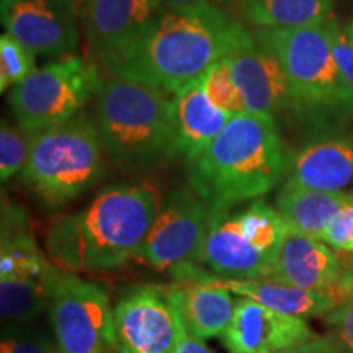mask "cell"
Masks as SVG:
<instances>
[{
	"label": "cell",
	"mask_w": 353,
	"mask_h": 353,
	"mask_svg": "<svg viewBox=\"0 0 353 353\" xmlns=\"http://www.w3.org/2000/svg\"><path fill=\"white\" fill-rule=\"evenodd\" d=\"M245 26L224 8H165L141 37L100 61L110 76L175 94L228 56Z\"/></svg>",
	"instance_id": "6da1fadb"
},
{
	"label": "cell",
	"mask_w": 353,
	"mask_h": 353,
	"mask_svg": "<svg viewBox=\"0 0 353 353\" xmlns=\"http://www.w3.org/2000/svg\"><path fill=\"white\" fill-rule=\"evenodd\" d=\"M161 200L148 183H117L100 190L81 213L57 218L46 247L63 272L114 270L138 257L156 221Z\"/></svg>",
	"instance_id": "7a4b0ae2"
},
{
	"label": "cell",
	"mask_w": 353,
	"mask_h": 353,
	"mask_svg": "<svg viewBox=\"0 0 353 353\" xmlns=\"http://www.w3.org/2000/svg\"><path fill=\"white\" fill-rule=\"evenodd\" d=\"M288 164L276 120L245 112L188 162V183L216 213L267 195Z\"/></svg>",
	"instance_id": "3957f363"
},
{
	"label": "cell",
	"mask_w": 353,
	"mask_h": 353,
	"mask_svg": "<svg viewBox=\"0 0 353 353\" xmlns=\"http://www.w3.org/2000/svg\"><path fill=\"white\" fill-rule=\"evenodd\" d=\"M254 37L283 65L294 117L327 132L352 120L353 97L335 59L329 21L291 30L255 28Z\"/></svg>",
	"instance_id": "277c9868"
},
{
	"label": "cell",
	"mask_w": 353,
	"mask_h": 353,
	"mask_svg": "<svg viewBox=\"0 0 353 353\" xmlns=\"http://www.w3.org/2000/svg\"><path fill=\"white\" fill-rule=\"evenodd\" d=\"M97 113L105 151L123 169H143L179 156L170 92L110 76Z\"/></svg>",
	"instance_id": "5b68a950"
},
{
	"label": "cell",
	"mask_w": 353,
	"mask_h": 353,
	"mask_svg": "<svg viewBox=\"0 0 353 353\" xmlns=\"http://www.w3.org/2000/svg\"><path fill=\"white\" fill-rule=\"evenodd\" d=\"M105 145L100 130L88 118L33 132L21 180L52 206L76 200L105 174Z\"/></svg>",
	"instance_id": "8992f818"
},
{
	"label": "cell",
	"mask_w": 353,
	"mask_h": 353,
	"mask_svg": "<svg viewBox=\"0 0 353 353\" xmlns=\"http://www.w3.org/2000/svg\"><path fill=\"white\" fill-rule=\"evenodd\" d=\"M286 231L276 208L262 200L239 211H216L198 263L214 275L272 280Z\"/></svg>",
	"instance_id": "52a82bcc"
},
{
	"label": "cell",
	"mask_w": 353,
	"mask_h": 353,
	"mask_svg": "<svg viewBox=\"0 0 353 353\" xmlns=\"http://www.w3.org/2000/svg\"><path fill=\"white\" fill-rule=\"evenodd\" d=\"M61 270L46 259L30 232L25 213L3 206L0 250V314L3 330L32 322L50 307Z\"/></svg>",
	"instance_id": "ba28073f"
},
{
	"label": "cell",
	"mask_w": 353,
	"mask_h": 353,
	"mask_svg": "<svg viewBox=\"0 0 353 353\" xmlns=\"http://www.w3.org/2000/svg\"><path fill=\"white\" fill-rule=\"evenodd\" d=\"M103 83L97 61L70 54L30 74L8 100L19 126L41 132L76 118Z\"/></svg>",
	"instance_id": "9c48e42d"
},
{
	"label": "cell",
	"mask_w": 353,
	"mask_h": 353,
	"mask_svg": "<svg viewBox=\"0 0 353 353\" xmlns=\"http://www.w3.org/2000/svg\"><path fill=\"white\" fill-rule=\"evenodd\" d=\"M48 314L61 353H101L117 348L114 309L99 285L61 270Z\"/></svg>",
	"instance_id": "30bf717a"
},
{
	"label": "cell",
	"mask_w": 353,
	"mask_h": 353,
	"mask_svg": "<svg viewBox=\"0 0 353 353\" xmlns=\"http://www.w3.org/2000/svg\"><path fill=\"white\" fill-rule=\"evenodd\" d=\"M214 211L192 188L167 193L138 257L156 270L198 263Z\"/></svg>",
	"instance_id": "8fae6325"
},
{
	"label": "cell",
	"mask_w": 353,
	"mask_h": 353,
	"mask_svg": "<svg viewBox=\"0 0 353 353\" xmlns=\"http://www.w3.org/2000/svg\"><path fill=\"white\" fill-rule=\"evenodd\" d=\"M79 15L69 0H0L6 32L39 56L64 57L77 51Z\"/></svg>",
	"instance_id": "7c38bea8"
},
{
	"label": "cell",
	"mask_w": 353,
	"mask_h": 353,
	"mask_svg": "<svg viewBox=\"0 0 353 353\" xmlns=\"http://www.w3.org/2000/svg\"><path fill=\"white\" fill-rule=\"evenodd\" d=\"M226 57L234 82L245 100L247 112L276 120L294 112L293 92L283 65L244 28Z\"/></svg>",
	"instance_id": "4fadbf2b"
},
{
	"label": "cell",
	"mask_w": 353,
	"mask_h": 353,
	"mask_svg": "<svg viewBox=\"0 0 353 353\" xmlns=\"http://www.w3.org/2000/svg\"><path fill=\"white\" fill-rule=\"evenodd\" d=\"M118 353H175L176 322L167 290L141 285L114 306Z\"/></svg>",
	"instance_id": "5bb4252c"
},
{
	"label": "cell",
	"mask_w": 353,
	"mask_h": 353,
	"mask_svg": "<svg viewBox=\"0 0 353 353\" xmlns=\"http://www.w3.org/2000/svg\"><path fill=\"white\" fill-rule=\"evenodd\" d=\"M312 337L314 330L301 317L281 314L241 296L232 321L221 335L229 353H278Z\"/></svg>",
	"instance_id": "9a60e30c"
},
{
	"label": "cell",
	"mask_w": 353,
	"mask_h": 353,
	"mask_svg": "<svg viewBox=\"0 0 353 353\" xmlns=\"http://www.w3.org/2000/svg\"><path fill=\"white\" fill-rule=\"evenodd\" d=\"M179 281H198L219 286L241 298L254 299L263 306L294 317L325 316L341 301L332 291H311L275 280H239L203 272L198 263H185L172 270Z\"/></svg>",
	"instance_id": "2e32d148"
},
{
	"label": "cell",
	"mask_w": 353,
	"mask_h": 353,
	"mask_svg": "<svg viewBox=\"0 0 353 353\" xmlns=\"http://www.w3.org/2000/svg\"><path fill=\"white\" fill-rule=\"evenodd\" d=\"M164 0H85L81 19L92 59L130 46L161 12Z\"/></svg>",
	"instance_id": "e0dca14e"
},
{
	"label": "cell",
	"mask_w": 353,
	"mask_h": 353,
	"mask_svg": "<svg viewBox=\"0 0 353 353\" xmlns=\"http://www.w3.org/2000/svg\"><path fill=\"white\" fill-rule=\"evenodd\" d=\"M286 182L322 192H353V134L324 132L290 157Z\"/></svg>",
	"instance_id": "ac0fdd59"
},
{
	"label": "cell",
	"mask_w": 353,
	"mask_h": 353,
	"mask_svg": "<svg viewBox=\"0 0 353 353\" xmlns=\"http://www.w3.org/2000/svg\"><path fill=\"white\" fill-rule=\"evenodd\" d=\"M341 260L316 237L286 231L272 280L311 291H332L343 275Z\"/></svg>",
	"instance_id": "d6986e66"
},
{
	"label": "cell",
	"mask_w": 353,
	"mask_h": 353,
	"mask_svg": "<svg viewBox=\"0 0 353 353\" xmlns=\"http://www.w3.org/2000/svg\"><path fill=\"white\" fill-rule=\"evenodd\" d=\"M174 114L176 151L179 156L187 159V164L206 151L232 118L211 103L203 85V77L175 92Z\"/></svg>",
	"instance_id": "ffe728a7"
},
{
	"label": "cell",
	"mask_w": 353,
	"mask_h": 353,
	"mask_svg": "<svg viewBox=\"0 0 353 353\" xmlns=\"http://www.w3.org/2000/svg\"><path fill=\"white\" fill-rule=\"evenodd\" d=\"M353 201V192H322L285 182L276 196V211L286 228L321 239L343 206Z\"/></svg>",
	"instance_id": "44dd1931"
},
{
	"label": "cell",
	"mask_w": 353,
	"mask_h": 353,
	"mask_svg": "<svg viewBox=\"0 0 353 353\" xmlns=\"http://www.w3.org/2000/svg\"><path fill=\"white\" fill-rule=\"evenodd\" d=\"M185 324L196 337H221L232 321L237 299L231 291L219 286L180 281L174 286Z\"/></svg>",
	"instance_id": "7402d4cb"
},
{
	"label": "cell",
	"mask_w": 353,
	"mask_h": 353,
	"mask_svg": "<svg viewBox=\"0 0 353 353\" xmlns=\"http://www.w3.org/2000/svg\"><path fill=\"white\" fill-rule=\"evenodd\" d=\"M334 0H241L247 23L263 30L324 25L332 19Z\"/></svg>",
	"instance_id": "603a6c76"
},
{
	"label": "cell",
	"mask_w": 353,
	"mask_h": 353,
	"mask_svg": "<svg viewBox=\"0 0 353 353\" xmlns=\"http://www.w3.org/2000/svg\"><path fill=\"white\" fill-rule=\"evenodd\" d=\"M203 85H205L206 95H208L211 103L223 110V112L229 113L231 117L247 112L245 100L241 94L239 87L234 82L226 57L219 59L203 76Z\"/></svg>",
	"instance_id": "cb8c5ba5"
},
{
	"label": "cell",
	"mask_w": 353,
	"mask_h": 353,
	"mask_svg": "<svg viewBox=\"0 0 353 353\" xmlns=\"http://www.w3.org/2000/svg\"><path fill=\"white\" fill-rule=\"evenodd\" d=\"M37 69L33 51L7 32L0 37V90L15 87Z\"/></svg>",
	"instance_id": "d4e9b609"
},
{
	"label": "cell",
	"mask_w": 353,
	"mask_h": 353,
	"mask_svg": "<svg viewBox=\"0 0 353 353\" xmlns=\"http://www.w3.org/2000/svg\"><path fill=\"white\" fill-rule=\"evenodd\" d=\"M33 132L12 126L2 120L0 128V179L6 183L17 174H21L30 157Z\"/></svg>",
	"instance_id": "484cf974"
},
{
	"label": "cell",
	"mask_w": 353,
	"mask_h": 353,
	"mask_svg": "<svg viewBox=\"0 0 353 353\" xmlns=\"http://www.w3.org/2000/svg\"><path fill=\"white\" fill-rule=\"evenodd\" d=\"M7 330V329H6ZM0 353H61L54 337H50L41 330H30L23 325L8 329L3 334Z\"/></svg>",
	"instance_id": "4316f807"
},
{
	"label": "cell",
	"mask_w": 353,
	"mask_h": 353,
	"mask_svg": "<svg viewBox=\"0 0 353 353\" xmlns=\"http://www.w3.org/2000/svg\"><path fill=\"white\" fill-rule=\"evenodd\" d=\"M321 241L341 252H353V201L334 216Z\"/></svg>",
	"instance_id": "83f0119b"
},
{
	"label": "cell",
	"mask_w": 353,
	"mask_h": 353,
	"mask_svg": "<svg viewBox=\"0 0 353 353\" xmlns=\"http://www.w3.org/2000/svg\"><path fill=\"white\" fill-rule=\"evenodd\" d=\"M167 290V299H169L172 311H174L175 322H176V345H175V353H213L206 345L205 341L200 337H196L192 330L188 329V325L185 324L182 309H180L179 298H176V293L174 286Z\"/></svg>",
	"instance_id": "f1b7e54d"
},
{
	"label": "cell",
	"mask_w": 353,
	"mask_h": 353,
	"mask_svg": "<svg viewBox=\"0 0 353 353\" xmlns=\"http://www.w3.org/2000/svg\"><path fill=\"white\" fill-rule=\"evenodd\" d=\"M329 26L330 34H332L335 59H337L343 81H345L348 90H350L353 97V43L347 38L345 32H343V26H341V23L334 17L329 20Z\"/></svg>",
	"instance_id": "f546056e"
},
{
	"label": "cell",
	"mask_w": 353,
	"mask_h": 353,
	"mask_svg": "<svg viewBox=\"0 0 353 353\" xmlns=\"http://www.w3.org/2000/svg\"><path fill=\"white\" fill-rule=\"evenodd\" d=\"M325 322L342 342L343 352L353 353V301L341 303L325 314Z\"/></svg>",
	"instance_id": "4dcf8cb0"
},
{
	"label": "cell",
	"mask_w": 353,
	"mask_h": 353,
	"mask_svg": "<svg viewBox=\"0 0 353 353\" xmlns=\"http://www.w3.org/2000/svg\"><path fill=\"white\" fill-rule=\"evenodd\" d=\"M278 353H343V345L335 334L316 335L306 342Z\"/></svg>",
	"instance_id": "1f68e13d"
},
{
	"label": "cell",
	"mask_w": 353,
	"mask_h": 353,
	"mask_svg": "<svg viewBox=\"0 0 353 353\" xmlns=\"http://www.w3.org/2000/svg\"><path fill=\"white\" fill-rule=\"evenodd\" d=\"M334 293L341 303L353 301V263L350 267H345L341 281H339L337 288L334 290Z\"/></svg>",
	"instance_id": "d6a6232c"
},
{
	"label": "cell",
	"mask_w": 353,
	"mask_h": 353,
	"mask_svg": "<svg viewBox=\"0 0 353 353\" xmlns=\"http://www.w3.org/2000/svg\"><path fill=\"white\" fill-rule=\"evenodd\" d=\"M229 0H164L165 8H188L196 6H214L223 8Z\"/></svg>",
	"instance_id": "836d02e7"
},
{
	"label": "cell",
	"mask_w": 353,
	"mask_h": 353,
	"mask_svg": "<svg viewBox=\"0 0 353 353\" xmlns=\"http://www.w3.org/2000/svg\"><path fill=\"white\" fill-rule=\"evenodd\" d=\"M343 32H345L347 38L350 39V41L353 43V20H352V21H348V25L343 26Z\"/></svg>",
	"instance_id": "e575fe53"
},
{
	"label": "cell",
	"mask_w": 353,
	"mask_h": 353,
	"mask_svg": "<svg viewBox=\"0 0 353 353\" xmlns=\"http://www.w3.org/2000/svg\"><path fill=\"white\" fill-rule=\"evenodd\" d=\"M70 3H74V6H76L79 10L82 12V7H83V3H85V0H69Z\"/></svg>",
	"instance_id": "d590c367"
},
{
	"label": "cell",
	"mask_w": 353,
	"mask_h": 353,
	"mask_svg": "<svg viewBox=\"0 0 353 353\" xmlns=\"http://www.w3.org/2000/svg\"><path fill=\"white\" fill-rule=\"evenodd\" d=\"M101 353H110V352H101Z\"/></svg>",
	"instance_id": "8d00e7d4"
}]
</instances>
